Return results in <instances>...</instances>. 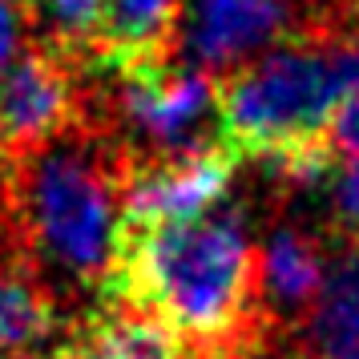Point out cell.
I'll use <instances>...</instances> for the list:
<instances>
[{"label": "cell", "mask_w": 359, "mask_h": 359, "mask_svg": "<svg viewBox=\"0 0 359 359\" xmlns=\"http://www.w3.org/2000/svg\"><path fill=\"white\" fill-rule=\"evenodd\" d=\"M81 117L114 133L130 165L226 146L218 126V81L182 57L133 69H85Z\"/></svg>", "instance_id": "obj_4"}, {"label": "cell", "mask_w": 359, "mask_h": 359, "mask_svg": "<svg viewBox=\"0 0 359 359\" xmlns=\"http://www.w3.org/2000/svg\"><path fill=\"white\" fill-rule=\"evenodd\" d=\"M186 0H97V49L89 69H133L178 57Z\"/></svg>", "instance_id": "obj_9"}, {"label": "cell", "mask_w": 359, "mask_h": 359, "mask_svg": "<svg viewBox=\"0 0 359 359\" xmlns=\"http://www.w3.org/2000/svg\"><path fill=\"white\" fill-rule=\"evenodd\" d=\"M36 45V20L29 0H0V77Z\"/></svg>", "instance_id": "obj_14"}, {"label": "cell", "mask_w": 359, "mask_h": 359, "mask_svg": "<svg viewBox=\"0 0 359 359\" xmlns=\"http://www.w3.org/2000/svg\"><path fill=\"white\" fill-rule=\"evenodd\" d=\"M69 323L73 315L33 271L0 255V359H53Z\"/></svg>", "instance_id": "obj_10"}, {"label": "cell", "mask_w": 359, "mask_h": 359, "mask_svg": "<svg viewBox=\"0 0 359 359\" xmlns=\"http://www.w3.org/2000/svg\"><path fill=\"white\" fill-rule=\"evenodd\" d=\"M307 194L319 202V234L331 246L359 250V158H331Z\"/></svg>", "instance_id": "obj_12"}, {"label": "cell", "mask_w": 359, "mask_h": 359, "mask_svg": "<svg viewBox=\"0 0 359 359\" xmlns=\"http://www.w3.org/2000/svg\"><path fill=\"white\" fill-rule=\"evenodd\" d=\"M218 351H198L165 323L121 299H97L73 315L65 343L53 359H214Z\"/></svg>", "instance_id": "obj_8"}, {"label": "cell", "mask_w": 359, "mask_h": 359, "mask_svg": "<svg viewBox=\"0 0 359 359\" xmlns=\"http://www.w3.org/2000/svg\"><path fill=\"white\" fill-rule=\"evenodd\" d=\"M331 246V243H327ZM303 339L323 359H359V250L331 246L319 303L311 311Z\"/></svg>", "instance_id": "obj_11"}, {"label": "cell", "mask_w": 359, "mask_h": 359, "mask_svg": "<svg viewBox=\"0 0 359 359\" xmlns=\"http://www.w3.org/2000/svg\"><path fill=\"white\" fill-rule=\"evenodd\" d=\"M243 170L246 162L230 146H214L206 154H190L174 162L130 165L121 230H146L214 210L230 202V190Z\"/></svg>", "instance_id": "obj_6"}, {"label": "cell", "mask_w": 359, "mask_h": 359, "mask_svg": "<svg viewBox=\"0 0 359 359\" xmlns=\"http://www.w3.org/2000/svg\"><path fill=\"white\" fill-rule=\"evenodd\" d=\"M101 299L142 307L198 351L230 347L259 323V243L246 210L222 202L194 218L121 230Z\"/></svg>", "instance_id": "obj_2"}, {"label": "cell", "mask_w": 359, "mask_h": 359, "mask_svg": "<svg viewBox=\"0 0 359 359\" xmlns=\"http://www.w3.org/2000/svg\"><path fill=\"white\" fill-rule=\"evenodd\" d=\"M359 81V29L291 41L218 81V126L246 165L266 170L275 194H307L335 149L331 130Z\"/></svg>", "instance_id": "obj_3"}, {"label": "cell", "mask_w": 359, "mask_h": 359, "mask_svg": "<svg viewBox=\"0 0 359 359\" xmlns=\"http://www.w3.org/2000/svg\"><path fill=\"white\" fill-rule=\"evenodd\" d=\"M331 149H335L339 158H359V81H355V89H351V97L343 101L339 117H335Z\"/></svg>", "instance_id": "obj_15"}, {"label": "cell", "mask_w": 359, "mask_h": 359, "mask_svg": "<svg viewBox=\"0 0 359 359\" xmlns=\"http://www.w3.org/2000/svg\"><path fill=\"white\" fill-rule=\"evenodd\" d=\"M331 246L319 230L294 218H275L259 243V319L283 331L307 327L319 303Z\"/></svg>", "instance_id": "obj_7"}, {"label": "cell", "mask_w": 359, "mask_h": 359, "mask_svg": "<svg viewBox=\"0 0 359 359\" xmlns=\"http://www.w3.org/2000/svg\"><path fill=\"white\" fill-rule=\"evenodd\" d=\"M214 359H323V355L299 331H283V327H271L259 319L230 347H222Z\"/></svg>", "instance_id": "obj_13"}, {"label": "cell", "mask_w": 359, "mask_h": 359, "mask_svg": "<svg viewBox=\"0 0 359 359\" xmlns=\"http://www.w3.org/2000/svg\"><path fill=\"white\" fill-rule=\"evenodd\" d=\"M130 158L97 121H73L57 137L0 165V255L25 262L61 307L97 303L117 259Z\"/></svg>", "instance_id": "obj_1"}, {"label": "cell", "mask_w": 359, "mask_h": 359, "mask_svg": "<svg viewBox=\"0 0 359 359\" xmlns=\"http://www.w3.org/2000/svg\"><path fill=\"white\" fill-rule=\"evenodd\" d=\"M85 114V69L36 41L0 77V165L57 137Z\"/></svg>", "instance_id": "obj_5"}]
</instances>
